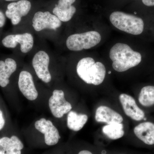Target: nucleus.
I'll use <instances>...</instances> for the list:
<instances>
[{
  "mask_svg": "<svg viewBox=\"0 0 154 154\" xmlns=\"http://www.w3.org/2000/svg\"><path fill=\"white\" fill-rule=\"evenodd\" d=\"M78 154H94L92 152L88 150H83L79 152Z\"/></svg>",
  "mask_w": 154,
  "mask_h": 154,
  "instance_id": "b1692460",
  "label": "nucleus"
},
{
  "mask_svg": "<svg viewBox=\"0 0 154 154\" xmlns=\"http://www.w3.org/2000/svg\"></svg>",
  "mask_w": 154,
  "mask_h": 154,
  "instance_id": "a878e982",
  "label": "nucleus"
},
{
  "mask_svg": "<svg viewBox=\"0 0 154 154\" xmlns=\"http://www.w3.org/2000/svg\"><path fill=\"white\" fill-rule=\"evenodd\" d=\"M138 101L144 107H150L154 105V86H146L141 90Z\"/></svg>",
  "mask_w": 154,
  "mask_h": 154,
  "instance_id": "aec40b11",
  "label": "nucleus"
},
{
  "mask_svg": "<svg viewBox=\"0 0 154 154\" xmlns=\"http://www.w3.org/2000/svg\"><path fill=\"white\" fill-rule=\"evenodd\" d=\"M88 116L85 114L78 113L71 110L67 117V125L69 129L74 131L81 130L87 123Z\"/></svg>",
  "mask_w": 154,
  "mask_h": 154,
  "instance_id": "a211bd4d",
  "label": "nucleus"
},
{
  "mask_svg": "<svg viewBox=\"0 0 154 154\" xmlns=\"http://www.w3.org/2000/svg\"><path fill=\"white\" fill-rule=\"evenodd\" d=\"M137 137L148 146L154 145V123L146 122L140 123L134 128Z\"/></svg>",
  "mask_w": 154,
  "mask_h": 154,
  "instance_id": "2eb2a0df",
  "label": "nucleus"
},
{
  "mask_svg": "<svg viewBox=\"0 0 154 154\" xmlns=\"http://www.w3.org/2000/svg\"><path fill=\"white\" fill-rule=\"evenodd\" d=\"M102 131L103 134L109 139L116 140L124 136V125L122 123L106 124L102 128Z\"/></svg>",
  "mask_w": 154,
  "mask_h": 154,
  "instance_id": "6ab92c4d",
  "label": "nucleus"
},
{
  "mask_svg": "<svg viewBox=\"0 0 154 154\" xmlns=\"http://www.w3.org/2000/svg\"><path fill=\"white\" fill-rule=\"evenodd\" d=\"M31 8V3L28 0H20L17 2L11 3L7 7L6 16L11 19L13 25H17L21 22L22 17L28 14Z\"/></svg>",
  "mask_w": 154,
  "mask_h": 154,
  "instance_id": "9d476101",
  "label": "nucleus"
},
{
  "mask_svg": "<svg viewBox=\"0 0 154 154\" xmlns=\"http://www.w3.org/2000/svg\"><path fill=\"white\" fill-rule=\"evenodd\" d=\"M6 22V17L2 11H0V28L5 25Z\"/></svg>",
  "mask_w": 154,
  "mask_h": 154,
  "instance_id": "4be33fe9",
  "label": "nucleus"
},
{
  "mask_svg": "<svg viewBox=\"0 0 154 154\" xmlns=\"http://www.w3.org/2000/svg\"><path fill=\"white\" fill-rule=\"evenodd\" d=\"M95 118L97 122L106 124L122 123L123 121V117L119 113L106 106H100L96 109Z\"/></svg>",
  "mask_w": 154,
  "mask_h": 154,
  "instance_id": "ddd939ff",
  "label": "nucleus"
},
{
  "mask_svg": "<svg viewBox=\"0 0 154 154\" xmlns=\"http://www.w3.org/2000/svg\"><path fill=\"white\" fill-rule=\"evenodd\" d=\"M34 126L37 131L44 135L45 142L47 145L54 146L58 143L60 136L52 122L41 118L35 122Z\"/></svg>",
  "mask_w": 154,
  "mask_h": 154,
  "instance_id": "1a4fd4ad",
  "label": "nucleus"
},
{
  "mask_svg": "<svg viewBox=\"0 0 154 154\" xmlns=\"http://www.w3.org/2000/svg\"><path fill=\"white\" fill-rule=\"evenodd\" d=\"M7 2H13V1H17V0H5Z\"/></svg>",
  "mask_w": 154,
  "mask_h": 154,
  "instance_id": "393cba45",
  "label": "nucleus"
},
{
  "mask_svg": "<svg viewBox=\"0 0 154 154\" xmlns=\"http://www.w3.org/2000/svg\"><path fill=\"white\" fill-rule=\"evenodd\" d=\"M119 100L125 115L136 121H141L144 119V112L138 106L132 96L122 94L119 95Z\"/></svg>",
  "mask_w": 154,
  "mask_h": 154,
  "instance_id": "9b49d317",
  "label": "nucleus"
},
{
  "mask_svg": "<svg viewBox=\"0 0 154 154\" xmlns=\"http://www.w3.org/2000/svg\"><path fill=\"white\" fill-rule=\"evenodd\" d=\"M110 20L116 28L129 34L139 35L143 30V20L134 15L116 11L110 15Z\"/></svg>",
  "mask_w": 154,
  "mask_h": 154,
  "instance_id": "7ed1b4c3",
  "label": "nucleus"
},
{
  "mask_svg": "<svg viewBox=\"0 0 154 154\" xmlns=\"http://www.w3.org/2000/svg\"><path fill=\"white\" fill-rule=\"evenodd\" d=\"M78 76L89 85L98 86L105 79L106 68L101 62H97L92 57H85L79 62L76 67Z\"/></svg>",
  "mask_w": 154,
  "mask_h": 154,
  "instance_id": "f03ea898",
  "label": "nucleus"
},
{
  "mask_svg": "<svg viewBox=\"0 0 154 154\" xmlns=\"http://www.w3.org/2000/svg\"><path fill=\"white\" fill-rule=\"evenodd\" d=\"M49 62V55L43 51L36 53L32 60V65L37 77L45 83L50 82L51 80L48 69Z\"/></svg>",
  "mask_w": 154,
  "mask_h": 154,
  "instance_id": "6e6552de",
  "label": "nucleus"
},
{
  "mask_svg": "<svg viewBox=\"0 0 154 154\" xmlns=\"http://www.w3.org/2000/svg\"><path fill=\"white\" fill-rule=\"evenodd\" d=\"M101 40L100 33L95 31L72 34L68 37L67 47L72 51H80L96 46Z\"/></svg>",
  "mask_w": 154,
  "mask_h": 154,
  "instance_id": "20e7f679",
  "label": "nucleus"
},
{
  "mask_svg": "<svg viewBox=\"0 0 154 154\" xmlns=\"http://www.w3.org/2000/svg\"><path fill=\"white\" fill-rule=\"evenodd\" d=\"M32 23L33 27L36 31L45 29L56 30L62 25L61 21L48 11L36 12L33 16Z\"/></svg>",
  "mask_w": 154,
  "mask_h": 154,
  "instance_id": "423d86ee",
  "label": "nucleus"
},
{
  "mask_svg": "<svg viewBox=\"0 0 154 154\" xmlns=\"http://www.w3.org/2000/svg\"><path fill=\"white\" fill-rule=\"evenodd\" d=\"M17 63L16 61L8 58L5 61L0 60V86L5 88L10 83L11 75L16 71Z\"/></svg>",
  "mask_w": 154,
  "mask_h": 154,
  "instance_id": "f3484780",
  "label": "nucleus"
},
{
  "mask_svg": "<svg viewBox=\"0 0 154 154\" xmlns=\"http://www.w3.org/2000/svg\"><path fill=\"white\" fill-rule=\"evenodd\" d=\"M144 5L149 7L154 6V0H142Z\"/></svg>",
  "mask_w": 154,
  "mask_h": 154,
  "instance_id": "5701e85b",
  "label": "nucleus"
},
{
  "mask_svg": "<svg viewBox=\"0 0 154 154\" xmlns=\"http://www.w3.org/2000/svg\"><path fill=\"white\" fill-rule=\"evenodd\" d=\"M2 43L7 48H15L19 43L21 45V51L23 53H27L33 47V36L30 33L23 34H11L3 38Z\"/></svg>",
  "mask_w": 154,
  "mask_h": 154,
  "instance_id": "0eeeda50",
  "label": "nucleus"
},
{
  "mask_svg": "<svg viewBox=\"0 0 154 154\" xmlns=\"http://www.w3.org/2000/svg\"><path fill=\"white\" fill-rule=\"evenodd\" d=\"M19 90L25 98L30 101H34L38 96L33 76L30 72L23 71L20 72L18 82Z\"/></svg>",
  "mask_w": 154,
  "mask_h": 154,
  "instance_id": "f8f14e48",
  "label": "nucleus"
},
{
  "mask_svg": "<svg viewBox=\"0 0 154 154\" xmlns=\"http://www.w3.org/2000/svg\"><path fill=\"white\" fill-rule=\"evenodd\" d=\"M76 0H59L57 5L53 10V13L61 22H67L72 18L76 9L72 5Z\"/></svg>",
  "mask_w": 154,
  "mask_h": 154,
  "instance_id": "4468645a",
  "label": "nucleus"
},
{
  "mask_svg": "<svg viewBox=\"0 0 154 154\" xmlns=\"http://www.w3.org/2000/svg\"><path fill=\"white\" fill-rule=\"evenodd\" d=\"M24 144L18 137H5L0 138V154H21Z\"/></svg>",
  "mask_w": 154,
  "mask_h": 154,
  "instance_id": "dca6fc26",
  "label": "nucleus"
},
{
  "mask_svg": "<svg viewBox=\"0 0 154 154\" xmlns=\"http://www.w3.org/2000/svg\"><path fill=\"white\" fill-rule=\"evenodd\" d=\"M48 105L52 115L57 118H60L69 113L72 107L66 100L64 93L62 90H55L49 98Z\"/></svg>",
  "mask_w": 154,
  "mask_h": 154,
  "instance_id": "39448f33",
  "label": "nucleus"
},
{
  "mask_svg": "<svg viewBox=\"0 0 154 154\" xmlns=\"http://www.w3.org/2000/svg\"><path fill=\"white\" fill-rule=\"evenodd\" d=\"M5 124V118H4V114L2 111L0 109V131L4 128Z\"/></svg>",
  "mask_w": 154,
  "mask_h": 154,
  "instance_id": "412c9836",
  "label": "nucleus"
},
{
  "mask_svg": "<svg viewBox=\"0 0 154 154\" xmlns=\"http://www.w3.org/2000/svg\"><path fill=\"white\" fill-rule=\"evenodd\" d=\"M109 56L116 71L124 72L137 66L141 61L140 53L134 51L126 44L117 43L110 50Z\"/></svg>",
  "mask_w": 154,
  "mask_h": 154,
  "instance_id": "f257e3e1",
  "label": "nucleus"
}]
</instances>
